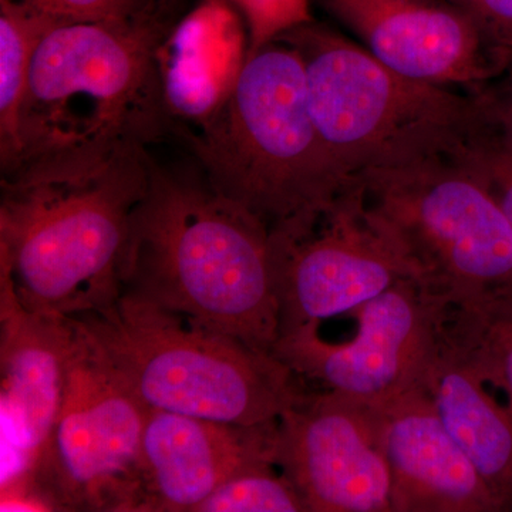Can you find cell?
<instances>
[{"mask_svg":"<svg viewBox=\"0 0 512 512\" xmlns=\"http://www.w3.org/2000/svg\"><path fill=\"white\" fill-rule=\"evenodd\" d=\"M451 303L416 278H407L352 312V338L333 343L320 325L281 336L272 355L296 376L377 406L420 386Z\"/></svg>","mask_w":512,"mask_h":512,"instance_id":"obj_9","label":"cell"},{"mask_svg":"<svg viewBox=\"0 0 512 512\" xmlns=\"http://www.w3.org/2000/svg\"><path fill=\"white\" fill-rule=\"evenodd\" d=\"M447 332L512 404V296L451 306Z\"/></svg>","mask_w":512,"mask_h":512,"instance_id":"obj_18","label":"cell"},{"mask_svg":"<svg viewBox=\"0 0 512 512\" xmlns=\"http://www.w3.org/2000/svg\"><path fill=\"white\" fill-rule=\"evenodd\" d=\"M421 386L501 511H512V404L448 335L446 325Z\"/></svg>","mask_w":512,"mask_h":512,"instance_id":"obj_16","label":"cell"},{"mask_svg":"<svg viewBox=\"0 0 512 512\" xmlns=\"http://www.w3.org/2000/svg\"><path fill=\"white\" fill-rule=\"evenodd\" d=\"M276 421L241 426L148 409L138 512H195L239 467L275 460Z\"/></svg>","mask_w":512,"mask_h":512,"instance_id":"obj_14","label":"cell"},{"mask_svg":"<svg viewBox=\"0 0 512 512\" xmlns=\"http://www.w3.org/2000/svg\"><path fill=\"white\" fill-rule=\"evenodd\" d=\"M464 158L490 188L512 228V150L490 126L468 140Z\"/></svg>","mask_w":512,"mask_h":512,"instance_id":"obj_20","label":"cell"},{"mask_svg":"<svg viewBox=\"0 0 512 512\" xmlns=\"http://www.w3.org/2000/svg\"><path fill=\"white\" fill-rule=\"evenodd\" d=\"M146 417L147 407L110 375L83 338L33 484L43 510L138 512Z\"/></svg>","mask_w":512,"mask_h":512,"instance_id":"obj_8","label":"cell"},{"mask_svg":"<svg viewBox=\"0 0 512 512\" xmlns=\"http://www.w3.org/2000/svg\"><path fill=\"white\" fill-rule=\"evenodd\" d=\"M251 29V49L309 22V0H234Z\"/></svg>","mask_w":512,"mask_h":512,"instance_id":"obj_22","label":"cell"},{"mask_svg":"<svg viewBox=\"0 0 512 512\" xmlns=\"http://www.w3.org/2000/svg\"><path fill=\"white\" fill-rule=\"evenodd\" d=\"M393 72L476 93L504 72L512 53L488 39L450 0H320Z\"/></svg>","mask_w":512,"mask_h":512,"instance_id":"obj_13","label":"cell"},{"mask_svg":"<svg viewBox=\"0 0 512 512\" xmlns=\"http://www.w3.org/2000/svg\"><path fill=\"white\" fill-rule=\"evenodd\" d=\"M278 37L301 56L313 121L350 181L461 146L487 124L476 94L404 77L313 20Z\"/></svg>","mask_w":512,"mask_h":512,"instance_id":"obj_6","label":"cell"},{"mask_svg":"<svg viewBox=\"0 0 512 512\" xmlns=\"http://www.w3.org/2000/svg\"><path fill=\"white\" fill-rule=\"evenodd\" d=\"M121 289L266 355L279 339L271 232L200 167L168 170L151 160L128 228Z\"/></svg>","mask_w":512,"mask_h":512,"instance_id":"obj_2","label":"cell"},{"mask_svg":"<svg viewBox=\"0 0 512 512\" xmlns=\"http://www.w3.org/2000/svg\"><path fill=\"white\" fill-rule=\"evenodd\" d=\"M184 137L210 183L271 235L305 227L355 181L333 163L301 56L279 37L249 49L200 134Z\"/></svg>","mask_w":512,"mask_h":512,"instance_id":"obj_3","label":"cell"},{"mask_svg":"<svg viewBox=\"0 0 512 512\" xmlns=\"http://www.w3.org/2000/svg\"><path fill=\"white\" fill-rule=\"evenodd\" d=\"M195 512H308L301 494L274 458L249 461L231 474Z\"/></svg>","mask_w":512,"mask_h":512,"instance_id":"obj_19","label":"cell"},{"mask_svg":"<svg viewBox=\"0 0 512 512\" xmlns=\"http://www.w3.org/2000/svg\"><path fill=\"white\" fill-rule=\"evenodd\" d=\"M57 23L23 0H0V171L18 158L30 67L40 40Z\"/></svg>","mask_w":512,"mask_h":512,"instance_id":"obj_17","label":"cell"},{"mask_svg":"<svg viewBox=\"0 0 512 512\" xmlns=\"http://www.w3.org/2000/svg\"><path fill=\"white\" fill-rule=\"evenodd\" d=\"M372 407L392 474L393 512H503L421 384Z\"/></svg>","mask_w":512,"mask_h":512,"instance_id":"obj_15","label":"cell"},{"mask_svg":"<svg viewBox=\"0 0 512 512\" xmlns=\"http://www.w3.org/2000/svg\"><path fill=\"white\" fill-rule=\"evenodd\" d=\"M271 245L279 338L352 313L403 279L416 278L367 210L356 180L311 224L271 235Z\"/></svg>","mask_w":512,"mask_h":512,"instance_id":"obj_10","label":"cell"},{"mask_svg":"<svg viewBox=\"0 0 512 512\" xmlns=\"http://www.w3.org/2000/svg\"><path fill=\"white\" fill-rule=\"evenodd\" d=\"M474 19L491 42L512 53V0H450Z\"/></svg>","mask_w":512,"mask_h":512,"instance_id":"obj_24","label":"cell"},{"mask_svg":"<svg viewBox=\"0 0 512 512\" xmlns=\"http://www.w3.org/2000/svg\"><path fill=\"white\" fill-rule=\"evenodd\" d=\"M464 144L355 178L416 278L451 305L512 295L510 221Z\"/></svg>","mask_w":512,"mask_h":512,"instance_id":"obj_7","label":"cell"},{"mask_svg":"<svg viewBox=\"0 0 512 512\" xmlns=\"http://www.w3.org/2000/svg\"><path fill=\"white\" fill-rule=\"evenodd\" d=\"M275 463L308 512H393L392 474L370 404L306 390L276 420Z\"/></svg>","mask_w":512,"mask_h":512,"instance_id":"obj_12","label":"cell"},{"mask_svg":"<svg viewBox=\"0 0 512 512\" xmlns=\"http://www.w3.org/2000/svg\"><path fill=\"white\" fill-rule=\"evenodd\" d=\"M82 348L76 320L28 311L0 279L2 511L40 507L33 484Z\"/></svg>","mask_w":512,"mask_h":512,"instance_id":"obj_11","label":"cell"},{"mask_svg":"<svg viewBox=\"0 0 512 512\" xmlns=\"http://www.w3.org/2000/svg\"><path fill=\"white\" fill-rule=\"evenodd\" d=\"M60 23L113 22L140 15L168 0H23Z\"/></svg>","mask_w":512,"mask_h":512,"instance_id":"obj_21","label":"cell"},{"mask_svg":"<svg viewBox=\"0 0 512 512\" xmlns=\"http://www.w3.org/2000/svg\"><path fill=\"white\" fill-rule=\"evenodd\" d=\"M73 319L94 357L148 409L258 426L306 392L275 356L131 293Z\"/></svg>","mask_w":512,"mask_h":512,"instance_id":"obj_5","label":"cell"},{"mask_svg":"<svg viewBox=\"0 0 512 512\" xmlns=\"http://www.w3.org/2000/svg\"><path fill=\"white\" fill-rule=\"evenodd\" d=\"M165 3L113 22L57 23L43 36L20 111L18 158L9 168L72 148L147 146L165 134Z\"/></svg>","mask_w":512,"mask_h":512,"instance_id":"obj_4","label":"cell"},{"mask_svg":"<svg viewBox=\"0 0 512 512\" xmlns=\"http://www.w3.org/2000/svg\"><path fill=\"white\" fill-rule=\"evenodd\" d=\"M474 94L480 100L488 126L512 150V55L504 72Z\"/></svg>","mask_w":512,"mask_h":512,"instance_id":"obj_23","label":"cell"},{"mask_svg":"<svg viewBox=\"0 0 512 512\" xmlns=\"http://www.w3.org/2000/svg\"><path fill=\"white\" fill-rule=\"evenodd\" d=\"M143 144L72 148L0 171V279L30 312L76 318L116 301Z\"/></svg>","mask_w":512,"mask_h":512,"instance_id":"obj_1","label":"cell"}]
</instances>
